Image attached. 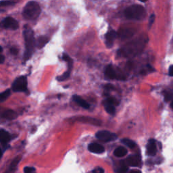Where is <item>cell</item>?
I'll list each match as a JSON object with an SVG mask.
<instances>
[{
	"mask_svg": "<svg viewBox=\"0 0 173 173\" xmlns=\"http://www.w3.org/2000/svg\"><path fill=\"white\" fill-rule=\"evenodd\" d=\"M23 36L25 42V52L24 58L25 60H28L33 55L34 48L36 45L34 39L33 31L29 26L25 25L23 31Z\"/></svg>",
	"mask_w": 173,
	"mask_h": 173,
	"instance_id": "1",
	"label": "cell"
},
{
	"mask_svg": "<svg viewBox=\"0 0 173 173\" xmlns=\"http://www.w3.org/2000/svg\"><path fill=\"white\" fill-rule=\"evenodd\" d=\"M41 8L35 2H28L23 11V17L27 20H35L41 14Z\"/></svg>",
	"mask_w": 173,
	"mask_h": 173,
	"instance_id": "2",
	"label": "cell"
},
{
	"mask_svg": "<svg viewBox=\"0 0 173 173\" xmlns=\"http://www.w3.org/2000/svg\"><path fill=\"white\" fill-rule=\"evenodd\" d=\"M144 39H139L135 41L131 42L126 45L124 48L121 49L119 51V54L123 56H132L133 54L139 53V52L141 51L144 46Z\"/></svg>",
	"mask_w": 173,
	"mask_h": 173,
	"instance_id": "3",
	"label": "cell"
},
{
	"mask_svg": "<svg viewBox=\"0 0 173 173\" xmlns=\"http://www.w3.org/2000/svg\"><path fill=\"white\" fill-rule=\"evenodd\" d=\"M146 10L143 6L134 5L127 8L124 10V15L128 19L141 20L146 16Z\"/></svg>",
	"mask_w": 173,
	"mask_h": 173,
	"instance_id": "4",
	"label": "cell"
},
{
	"mask_svg": "<svg viewBox=\"0 0 173 173\" xmlns=\"http://www.w3.org/2000/svg\"><path fill=\"white\" fill-rule=\"evenodd\" d=\"M12 90L15 92H24L27 89V79L26 77L22 76L16 79L12 87Z\"/></svg>",
	"mask_w": 173,
	"mask_h": 173,
	"instance_id": "5",
	"label": "cell"
},
{
	"mask_svg": "<svg viewBox=\"0 0 173 173\" xmlns=\"http://www.w3.org/2000/svg\"><path fill=\"white\" fill-rule=\"evenodd\" d=\"M96 137L97 139L104 141V142H109V141H114L117 139V135L108 131H98L96 133Z\"/></svg>",
	"mask_w": 173,
	"mask_h": 173,
	"instance_id": "6",
	"label": "cell"
},
{
	"mask_svg": "<svg viewBox=\"0 0 173 173\" xmlns=\"http://www.w3.org/2000/svg\"><path fill=\"white\" fill-rule=\"evenodd\" d=\"M1 26L4 27V29L16 30L19 25H18V23L14 18L12 17H7L2 20L1 23Z\"/></svg>",
	"mask_w": 173,
	"mask_h": 173,
	"instance_id": "7",
	"label": "cell"
},
{
	"mask_svg": "<svg viewBox=\"0 0 173 173\" xmlns=\"http://www.w3.org/2000/svg\"><path fill=\"white\" fill-rule=\"evenodd\" d=\"M118 37V33L114 30H110L106 35V43L108 48H111L116 37Z\"/></svg>",
	"mask_w": 173,
	"mask_h": 173,
	"instance_id": "8",
	"label": "cell"
},
{
	"mask_svg": "<svg viewBox=\"0 0 173 173\" xmlns=\"http://www.w3.org/2000/svg\"><path fill=\"white\" fill-rule=\"evenodd\" d=\"M88 150L90 151L91 152L95 153H102L105 152V148L104 147L102 146V145L99 143H91L89 147H88Z\"/></svg>",
	"mask_w": 173,
	"mask_h": 173,
	"instance_id": "9",
	"label": "cell"
},
{
	"mask_svg": "<svg viewBox=\"0 0 173 173\" xmlns=\"http://www.w3.org/2000/svg\"><path fill=\"white\" fill-rule=\"evenodd\" d=\"M147 153L150 156H155L157 153V147H156V141L153 139H151L149 141L148 143L147 146Z\"/></svg>",
	"mask_w": 173,
	"mask_h": 173,
	"instance_id": "10",
	"label": "cell"
},
{
	"mask_svg": "<svg viewBox=\"0 0 173 173\" xmlns=\"http://www.w3.org/2000/svg\"><path fill=\"white\" fill-rule=\"evenodd\" d=\"M128 165L130 166H137L139 164L140 158L138 155H130L127 159Z\"/></svg>",
	"mask_w": 173,
	"mask_h": 173,
	"instance_id": "11",
	"label": "cell"
},
{
	"mask_svg": "<svg viewBox=\"0 0 173 173\" xmlns=\"http://www.w3.org/2000/svg\"><path fill=\"white\" fill-rule=\"evenodd\" d=\"M118 33V36L119 37H121V38L122 39L130 38V37L133 36L134 34L133 31L131 29H121L119 31L118 33Z\"/></svg>",
	"mask_w": 173,
	"mask_h": 173,
	"instance_id": "12",
	"label": "cell"
},
{
	"mask_svg": "<svg viewBox=\"0 0 173 173\" xmlns=\"http://www.w3.org/2000/svg\"><path fill=\"white\" fill-rule=\"evenodd\" d=\"M11 139V136L8 132L5 130H0V142L3 145L7 144Z\"/></svg>",
	"mask_w": 173,
	"mask_h": 173,
	"instance_id": "13",
	"label": "cell"
},
{
	"mask_svg": "<svg viewBox=\"0 0 173 173\" xmlns=\"http://www.w3.org/2000/svg\"><path fill=\"white\" fill-rule=\"evenodd\" d=\"M73 100L77 103V104H78L81 107H82V108H83L85 109L89 108V107H90L89 103L87 102L85 100L83 99L82 97L78 96H74Z\"/></svg>",
	"mask_w": 173,
	"mask_h": 173,
	"instance_id": "14",
	"label": "cell"
},
{
	"mask_svg": "<svg viewBox=\"0 0 173 173\" xmlns=\"http://www.w3.org/2000/svg\"><path fill=\"white\" fill-rule=\"evenodd\" d=\"M21 158H22L21 156H18L13 161H12V162L10 164V168H9V169L5 173H14L16 171V169L17 166L18 164V163L20 162Z\"/></svg>",
	"mask_w": 173,
	"mask_h": 173,
	"instance_id": "15",
	"label": "cell"
},
{
	"mask_svg": "<svg viewBox=\"0 0 173 173\" xmlns=\"http://www.w3.org/2000/svg\"><path fill=\"white\" fill-rule=\"evenodd\" d=\"M78 121L83 122H87V123L93 124V125L99 126L101 124V121L97 120V119L91 118V117H81V118H78Z\"/></svg>",
	"mask_w": 173,
	"mask_h": 173,
	"instance_id": "16",
	"label": "cell"
},
{
	"mask_svg": "<svg viewBox=\"0 0 173 173\" xmlns=\"http://www.w3.org/2000/svg\"><path fill=\"white\" fill-rule=\"evenodd\" d=\"M2 117L7 119V120H13L17 117V114L11 110H5L3 112Z\"/></svg>",
	"mask_w": 173,
	"mask_h": 173,
	"instance_id": "17",
	"label": "cell"
},
{
	"mask_svg": "<svg viewBox=\"0 0 173 173\" xmlns=\"http://www.w3.org/2000/svg\"><path fill=\"white\" fill-rule=\"evenodd\" d=\"M105 74L107 77L110 78V79H114V78L117 77V74L116 73V71L111 65H109L106 67Z\"/></svg>",
	"mask_w": 173,
	"mask_h": 173,
	"instance_id": "18",
	"label": "cell"
},
{
	"mask_svg": "<svg viewBox=\"0 0 173 173\" xmlns=\"http://www.w3.org/2000/svg\"><path fill=\"white\" fill-rule=\"evenodd\" d=\"M49 41V38L46 36H41L37 40L36 45L39 49L43 48Z\"/></svg>",
	"mask_w": 173,
	"mask_h": 173,
	"instance_id": "19",
	"label": "cell"
},
{
	"mask_svg": "<svg viewBox=\"0 0 173 173\" xmlns=\"http://www.w3.org/2000/svg\"><path fill=\"white\" fill-rule=\"evenodd\" d=\"M127 150L124 148L123 147H118L117 148H116L114 152V156L116 157H118V158H122V157H123L124 156H126L127 154Z\"/></svg>",
	"mask_w": 173,
	"mask_h": 173,
	"instance_id": "20",
	"label": "cell"
},
{
	"mask_svg": "<svg viewBox=\"0 0 173 173\" xmlns=\"http://www.w3.org/2000/svg\"><path fill=\"white\" fill-rule=\"evenodd\" d=\"M105 109L106 112L108 113V114H111V115H114L116 113V108L114 105H112L110 103H105Z\"/></svg>",
	"mask_w": 173,
	"mask_h": 173,
	"instance_id": "21",
	"label": "cell"
},
{
	"mask_svg": "<svg viewBox=\"0 0 173 173\" xmlns=\"http://www.w3.org/2000/svg\"><path fill=\"white\" fill-rule=\"evenodd\" d=\"M11 95V90L7 89L5 92L0 93V102H3L5 101Z\"/></svg>",
	"mask_w": 173,
	"mask_h": 173,
	"instance_id": "22",
	"label": "cell"
},
{
	"mask_svg": "<svg viewBox=\"0 0 173 173\" xmlns=\"http://www.w3.org/2000/svg\"><path fill=\"white\" fill-rule=\"evenodd\" d=\"M122 143L124 144L126 146H127L128 147H129L131 149H133L134 147L136 146V144L133 141H132L131 139H123L121 140Z\"/></svg>",
	"mask_w": 173,
	"mask_h": 173,
	"instance_id": "23",
	"label": "cell"
},
{
	"mask_svg": "<svg viewBox=\"0 0 173 173\" xmlns=\"http://www.w3.org/2000/svg\"><path fill=\"white\" fill-rule=\"evenodd\" d=\"M70 70H68V71H67L66 72H64V74L61 76H59L57 78V79L59 81H65L66 79H67V78L70 77Z\"/></svg>",
	"mask_w": 173,
	"mask_h": 173,
	"instance_id": "24",
	"label": "cell"
},
{
	"mask_svg": "<svg viewBox=\"0 0 173 173\" xmlns=\"http://www.w3.org/2000/svg\"><path fill=\"white\" fill-rule=\"evenodd\" d=\"M24 173H36V170L33 167H29V166H27L24 168Z\"/></svg>",
	"mask_w": 173,
	"mask_h": 173,
	"instance_id": "25",
	"label": "cell"
},
{
	"mask_svg": "<svg viewBox=\"0 0 173 173\" xmlns=\"http://www.w3.org/2000/svg\"><path fill=\"white\" fill-rule=\"evenodd\" d=\"M106 102L108 103H110V104L114 105V106L118 104L117 100H116L114 98H113V97H109V98H108L106 100Z\"/></svg>",
	"mask_w": 173,
	"mask_h": 173,
	"instance_id": "26",
	"label": "cell"
},
{
	"mask_svg": "<svg viewBox=\"0 0 173 173\" xmlns=\"http://www.w3.org/2000/svg\"><path fill=\"white\" fill-rule=\"evenodd\" d=\"M15 2H11V1H2L0 2V7L1 6H8V5H14Z\"/></svg>",
	"mask_w": 173,
	"mask_h": 173,
	"instance_id": "27",
	"label": "cell"
},
{
	"mask_svg": "<svg viewBox=\"0 0 173 173\" xmlns=\"http://www.w3.org/2000/svg\"><path fill=\"white\" fill-rule=\"evenodd\" d=\"M128 168L124 164H122L118 170V173H127Z\"/></svg>",
	"mask_w": 173,
	"mask_h": 173,
	"instance_id": "28",
	"label": "cell"
},
{
	"mask_svg": "<svg viewBox=\"0 0 173 173\" xmlns=\"http://www.w3.org/2000/svg\"><path fill=\"white\" fill-rule=\"evenodd\" d=\"M93 173H104V170L101 167H97L93 170Z\"/></svg>",
	"mask_w": 173,
	"mask_h": 173,
	"instance_id": "29",
	"label": "cell"
},
{
	"mask_svg": "<svg viewBox=\"0 0 173 173\" xmlns=\"http://www.w3.org/2000/svg\"><path fill=\"white\" fill-rule=\"evenodd\" d=\"M154 20H155V15L152 14V15H151V16L150 17V19H149V26H150V27H152V24L154 23Z\"/></svg>",
	"mask_w": 173,
	"mask_h": 173,
	"instance_id": "30",
	"label": "cell"
},
{
	"mask_svg": "<svg viewBox=\"0 0 173 173\" xmlns=\"http://www.w3.org/2000/svg\"><path fill=\"white\" fill-rule=\"evenodd\" d=\"M10 52L13 55H16L18 53V49L16 48H12L10 49Z\"/></svg>",
	"mask_w": 173,
	"mask_h": 173,
	"instance_id": "31",
	"label": "cell"
},
{
	"mask_svg": "<svg viewBox=\"0 0 173 173\" xmlns=\"http://www.w3.org/2000/svg\"><path fill=\"white\" fill-rule=\"evenodd\" d=\"M168 74L171 77H173V65L170 67L169 70H168Z\"/></svg>",
	"mask_w": 173,
	"mask_h": 173,
	"instance_id": "32",
	"label": "cell"
},
{
	"mask_svg": "<svg viewBox=\"0 0 173 173\" xmlns=\"http://www.w3.org/2000/svg\"><path fill=\"white\" fill-rule=\"evenodd\" d=\"M5 60V58L4 56L2 55H0V64H2V63H4Z\"/></svg>",
	"mask_w": 173,
	"mask_h": 173,
	"instance_id": "33",
	"label": "cell"
},
{
	"mask_svg": "<svg viewBox=\"0 0 173 173\" xmlns=\"http://www.w3.org/2000/svg\"><path fill=\"white\" fill-rule=\"evenodd\" d=\"M130 173H141V172L139 170H133L130 172Z\"/></svg>",
	"mask_w": 173,
	"mask_h": 173,
	"instance_id": "34",
	"label": "cell"
},
{
	"mask_svg": "<svg viewBox=\"0 0 173 173\" xmlns=\"http://www.w3.org/2000/svg\"><path fill=\"white\" fill-rule=\"evenodd\" d=\"M2 156V150L0 149V158H1Z\"/></svg>",
	"mask_w": 173,
	"mask_h": 173,
	"instance_id": "35",
	"label": "cell"
},
{
	"mask_svg": "<svg viewBox=\"0 0 173 173\" xmlns=\"http://www.w3.org/2000/svg\"><path fill=\"white\" fill-rule=\"evenodd\" d=\"M2 51H3V49H2V47H1V46H0V53H1V52H2Z\"/></svg>",
	"mask_w": 173,
	"mask_h": 173,
	"instance_id": "36",
	"label": "cell"
},
{
	"mask_svg": "<svg viewBox=\"0 0 173 173\" xmlns=\"http://www.w3.org/2000/svg\"><path fill=\"white\" fill-rule=\"evenodd\" d=\"M140 2H146L147 0H139Z\"/></svg>",
	"mask_w": 173,
	"mask_h": 173,
	"instance_id": "37",
	"label": "cell"
},
{
	"mask_svg": "<svg viewBox=\"0 0 173 173\" xmlns=\"http://www.w3.org/2000/svg\"><path fill=\"white\" fill-rule=\"evenodd\" d=\"M171 107L173 108V102L171 103Z\"/></svg>",
	"mask_w": 173,
	"mask_h": 173,
	"instance_id": "38",
	"label": "cell"
},
{
	"mask_svg": "<svg viewBox=\"0 0 173 173\" xmlns=\"http://www.w3.org/2000/svg\"><path fill=\"white\" fill-rule=\"evenodd\" d=\"M1 12H2V10H0V13H1Z\"/></svg>",
	"mask_w": 173,
	"mask_h": 173,
	"instance_id": "39",
	"label": "cell"
},
{
	"mask_svg": "<svg viewBox=\"0 0 173 173\" xmlns=\"http://www.w3.org/2000/svg\"><path fill=\"white\" fill-rule=\"evenodd\" d=\"M0 26H1V23H0Z\"/></svg>",
	"mask_w": 173,
	"mask_h": 173,
	"instance_id": "40",
	"label": "cell"
}]
</instances>
